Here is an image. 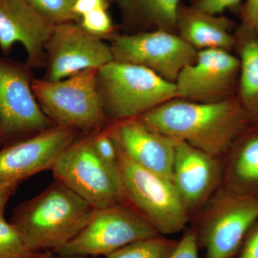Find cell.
<instances>
[{
    "label": "cell",
    "instance_id": "obj_20",
    "mask_svg": "<svg viewBox=\"0 0 258 258\" xmlns=\"http://www.w3.org/2000/svg\"><path fill=\"white\" fill-rule=\"evenodd\" d=\"M120 3L153 30L175 32L179 0H120Z\"/></svg>",
    "mask_w": 258,
    "mask_h": 258
},
{
    "label": "cell",
    "instance_id": "obj_29",
    "mask_svg": "<svg viewBox=\"0 0 258 258\" xmlns=\"http://www.w3.org/2000/svg\"><path fill=\"white\" fill-rule=\"evenodd\" d=\"M236 258H258V220L249 230Z\"/></svg>",
    "mask_w": 258,
    "mask_h": 258
},
{
    "label": "cell",
    "instance_id": "obj_22",
    "mask_svg": "<svg viewBox=\"0 0 258 258\" xmlns=\"http://www.w3.org/2000/svg\"><path fill=\"white\" fill-rule=\"evenodd\" d=\"M37 254L26 245L11 222L0 217V258H34Z\"/></svg>",
    "mask_w": 258,
    "mask_h": 258
},
{
    "label": "cell",
    "instance_id": "obj_15",
    "mask_svg": "<svg viewBox=\"0 0 258 258\" xmlns=\"http://www.w3.org/2000/svg\"><path fill=\"white\" fill-rule=\"evenodd\" d=\"M108 128L115 144L134 162L171 181L174 139L153 132L137 118L113 122Z\"/></svg>",
    "mask_w": 258,
    "mask_h": 258
},
{
    "label": "cell",
    "instance_id": "obj_17",
    "mask_svg": "<svg viewBox=\"0 0 258 258\" xmlns=\"http://www.w3.org/2000/svg\"><path fill=\"white\" fill-rule=\"evenodd\" d=\"M233 23L225 17L202 11L195 7H181L176 16L178 35L197 50L220 49L232 51L235 47Z\"/></svg>",
    "mask_w": 258,
    "mask_h": 258
},
{
    "label": "cell",
    "instance_id": "obj_31",
    "mask_svg": "<svg viewBox=\"0 0 258 258\" xmlns=\"http://www.w3.org/2000/svg\"><path fill=\"white\" fill-rule=\"evenodd\" d=\"M20 181L0 180V217H4L7 203L18 188Z\"/></svg>",
    "mask_w": 258,
    "mask_h": 258
},
{
    "label": "cell",
    "instance_id": "obj_26",
    "mask_svg": "<svg viewBox=\"0 0 258 258\" xmlns=\"http://www.w3.org/2000/svg\"><path fill=\"white\" fill-rule=\"evenodd\" d=\"M197 232L189 230L177 242L176 247L169 258H199Z\"/></svg>",
    "mask_w": 258,
    "mask_h": 258
},
{
    "label": "cell",
    "instance_id": "obj_33",
    "mask_svg": "<svg viewBox=\"0 0 258 258\" xmlns=\"http://www.w3.org/2000/svg\"><path fill=\"white\" fill-rule=\"evenodd\" d=\"M56 258H89L88 256L82 255H57L56 254Z\"/></svg>",
    "mask_w": 258,
    "mask_h": 258
},
{
    "label": "cell",
    "instance_id": "obj_9",
    "mask_svg": "<svg viewBox=\"0 0 258 258\" xmlns=\"http://www.w3.org/2000/svg\"><path fill=\"white\" fill-rule=\"evenodd\" d=\"M28 69L0 56V142L14 143L54 126L32 88Z\"/></svg>",
    "mask_w": 258,
    "mask_h": 258
},
{
    "label": "cell",
    "instance_id": "obj_24",
    "mask_svg": "<svg viewBox=\"0 0 258 258\" xmlns=\"http://www.w3.org/2000/svg\"><path fill=\"white\" fill-rule=\"evenodd\" d=\"M81 19V28L96 36L103 37L113 31V24L106 8H98L86 13Z\"/></svg>",
    "mask_w": 258,
    "mask_h": 258
},
{
    "label": "cell",
    "instance_id": "obj_25",
    "mask_svg": "<svg viewBox=\"0 0 258 258\" xmlns=\"http://www.w3.org/2000/svg\"><path fill=\"white\" fill-rule=\"evenodd\" d=\"M93 147L98 155L106 162L117 166V148L108 128H104L92 135Z\"/></svg>",
    "mask_w": 258,
    "mask_h": 258
},
{
    "label": "cell",
    "instance_id": "obj_18",
    "mask_svg": "<svg viewBox=\"0 0 258 258\" xmlns=\"http://www.w3.org/2000/svg\"><path fill=\"white\" fill-rule=\"evenodd\" d=\"M235 39L240 60L236 95L252 123L258 125V35L240 26Z\"/></svg>",
    "mask_w": 258,
    "mask_h": 258
},
{
    "label": "cell",
    "instance_id": "obj_5",
    "mask_svg": "<svg viewBox=\"0 0 258 258\" xmlns=\"http://www.w3.org/2000/svg\"><path fill=\"white\" fill-rule=\"evenodd\" d=\"M115 146L124 203L147 219L160 235L184 230L189 212L172 181L136 164Z\"/></svg>",
    "mask_w": 258,
    "mask_h": 258
},
{
    "label": "cell",
    "instance_id": "obj_13",
    "mask_svg": "<svg viewBox=\"0 0 258 258\" xmlns=\"http://www.w3.org/2000/svg\"><path fill=\"white\" fill-rule=\"evenodd\" d=\"M78 132L54 125L5 145L0 150V180L21 182L37 173L52 170L61 154L77 139Z\"/></svg>",
    "mask_w": 258,
    "mask_h": 258
},
{
    "label": "cell",
    "instance_id": "obj_34",
    "mask_svg": "<svg viewBox=\"0 0 258 258\" xmlns=\"http://www.w3.org/2000/svg\"><path fill=\"white\" fill-rule=\"evenodd\" d=\"M1 134H2L1 124H0V138H1Z\"/></svg>",
    "mask_w": 258,
    "mask_h": 258
},
{
    "label": "cell",
    "instance_id": "obj_12",
    "mask_svg": "<svg viewBox=\"0 0 258 258\" xmlns=\"http://www.w3.org/2000/svg\"><path fill=\"white\" fill-rule=\"evenodd\" d=\"M45 50L49 81H60L88 69H99L113 60L111 46L81 25H56Z\"/></svg>",
    "mask_w": 258,
    "mask_h": 258
},
{
    "label": "cell",
    "instance_id": "obj_10",
    "mask_svg": "<svg viewBox=\"0 0 258 258\" xmlns=\"http://www.w3.org/2000/svg\"><path fill=\"white\" fill-rule=\"evenodd\" d=\"M110 46L113 60L142 66L172 83L198 52L177 33L160 30L118 35Z\"/></svg>",
    "mask_w": 258,
    "mask_h": 258
},
{
    "label": "cell",
    "instance_id": "obj_2",
    "mask_svg": "<svg viewBox=\"0 0 258 258\" xmlns=\"http://www.w3.org/2000/svg\"><path fill=\"white\" fill-rule=\"evenodd\" d=\"M95 210L58 181L20 204L11 223L29 248L56 253L86 227Z\"/></svg>",
    "mask_w": 258,
    "mask_h": 258
},
{
    "label": "cell",
    "instance_id": "obj_30",
    "mask_svg": "<svg viewBox=\"0 0 258 258\" xmlns=\"http://www.w3.org/2000/svg\"><path fill=\"white\" fill-rule=\"evenodd\" d=\"M108 7L106 0H76L73 13L76 18H81L83 15L98 8Z\"/></svg>",
    "mask_w": 258,
    "mask_h": 258
},
{
    "label": "cell",
    "instance_id": "obj_27",
    "mask_svg": "<svg viewBox=\"0 0 258 258\" xmlns=\"http://www.w3.org/2000/svg\"><path fill=\"white\" fill-rule=\"evenodd\" d=\"M240 26L258 35V0H246L241 8Z\"/></svg>",
    "mask_w": 258,
    "mask_h": 258
},
{
    "label": "cell",
    "instance_id": "obj_14",
    "mask_svg": "<svg viewBox=\"0 0 258 258\" xmlns=\"http://www.w3.org/2000/svg\"><path fill=\"white\" fill-rule=\"evenodd\" d=\"M30 0H0V49L8 55L15 43L26 50L30 67L41 66L45 46L55 27Z\"/></svg>",
    "mask_w": 258,
    "mask_h": 258
},
{
    "label": "cell",
    "instance_id": "obj_1",
    "mask_svg": "<svg viewBox=\"0 0 258 258\" xmlns=\"http://www.w3.org/2000/svg\"><path fill=\"white\" fill-rule=\"evenodd\" d=\"M137 118L153 132L215 158L252 123L237 95L213 103L174 98Z\"/></svg>",
    "mask_w": 258,
    "mask_h": 258
},
{
    "label": "cell",
    "instance_id": "obj_7",
    "mask_svg": "<svg viewBox=\"0 0 258 258\" xmlns=\"http://www.w3.org/2000/svg\"><path fill=\"white\" fill-rule=\"evenodd\" d=\"M257 220L258 195L228 187L220 191L207 209L200 232H196L205 258L235 257Z\"/></svg>",
    "mask_w": 258,
    "mask_h": 258
},
{
    "label": "cell",
    "instance_id": "obj_6",
    "mask_svg": "<svg viewBox=\"0 0 258 258\" xmlns=\"http://www.w3.org/2000/svg\"><path fill=\"white\" fill-rule=\"evenodd\" d=\"M51 171L56 181L96 210L124 203L117 166L98 155L92 135L76 139L61 154Z\"/></svg>",
    "mask_w": 258,
    "mask_h": 258
},
{
    "label": "cell",
    "instance_id": "obj_23",
    "mask_svg": "<svg viewBox=\"0 0 258 258\" xmlns=\"http://www.w3.org/2000/svg\"><path fill=\"white\" fill-rule=\"evenodd\" d=\"M35 9L51 23H69L77 20L73 13L76 0H30Z\"/></svg>",
    "mask_w": 258,
    "mask_h": 258
},
{
    "label": "cell",
    "instance_id": "obj_21",
    "mask_svg": "<svg viewBox=\"0 0 258 258\" xmlns=\"http://www.w3.org/2000/svg\"><path fill=\"white\" fill-rule=\"evenodd\" d=\"M177 242L158 235L134 241L108 254L106 258H169Z\"/></svg>",
    "mask_w": 258,
    "mask_h": 258
},
{
    "label": "cell",
    "instance_id": "obj_28",
    "mask_svg": "<svg viewBox=\"0 0 258 258\" xmlns=\"http://www.w3.org/2000/svg\"><path fill=\"white\" fill-rule=\"evenodd\" d=\"M242 0H197L195 8L212 15H218L226 10L237 8Z\"/></svg>",
    "mask_w": 258,
    "mask_h": 258
},
{
    "label": "cell",
    "instance_id": "obj_11",
    "mask_svg": "<svg viewBox=\"0 0 258 258\" xmlns=\"http://www.w3.org/2000/svg\"><path fill=\"white\" fill-rule=\"evenodd\" d=\"M240 60L230 51L199 50L196 60L180 73L175 83L176 98L213 103L236 95Z\"/></svg>",
    "mask_w": 258,
    "mask_h": 258
},
{
    "label": "cell",
    "instance_id": "obj_4",
    "mask_svg": "<svg viewBox=\"0 0 258 258\" xmlns=\"http://www.w3.org/2000/svg\"><path fill=\"white\" fill-rule=\"evenodd\" d=\"M98 88L113 122L138 118L176 98L174 83L142 66L114 60L98 69Z\"/></svg>",
    "mask_w": 258,
    "mask_h": 258
},
{
    "label": "cell",
    "instance_id": "obj_32",
    "mask_svg": "<svg viewBox=\"0 0 258 258\" xmlns=\"http://www.w3.org/2000/svg\"><path fill=\"white\" fill-rule=\"evenodd\" d=\"M34 258H56V254L52 251L40 252Z\"/></svg>",
    "mask_w": 258,
    "mask_h": 258
},
{
    "label": "cell",
    "instance_id": "obj_16",
    "mask_svg": "<svg viewBox=\"0 0 258 258\" xmlns=\"http://www.w3.org/2000/svg\"><path fill=\"white\" fill-rule=\"evenodd\" d=\"M175 141L173 184L188 212L208 198L219 175L217 158L184 142Z\"/></svg>",
    "mask_w": 258,
    "mask_h": 258
},
{
    "label": "cell",
    "instance_id": "obj_8",
    "mask_svg": "<svg viewBox=\"0 0 258 258\" xmlns=\"http://www.w3.org/2000/svg\"><path fill=\"white\" fill-rule=\"evenodd\" d=\"M160 235L147 219L124 203L95 210L86 227L57 255H108L134 241Z\"/></svg>",
    "mask_w": 258,
    "mask_h": 258
},
{
    "label": "cell",
    "instance_id": "obj_3",
    "mask_svg": "<svg viewBox=\"0 0 258 258\" xmlns=\"http://www.w3.org/2000/svg\"><path fill=\"white\" fill-rule=\"evenodd\" d=\"M98 71L86 70L60 81H32L34 95L54 125L86 133L106 128L109 119L98 91Z\"/></svg>",
    "mask_w": 258,
    "mask_h": 258
},
{
    "label": "cell",
    "instance_id": "obj_19",
    "mask_svg": "<svg viewBox=\"0 0 258 258\" xmlns=\"http://www.w3.org/2000/svg\"><path fill=\"white\" fill-rule=\"evenodd\" d=\"M232 146L228 188L258 195V127H247Z\"/></svg>",
    "mask_w": 258,
    "mask_h": 258
}]
</instances>
